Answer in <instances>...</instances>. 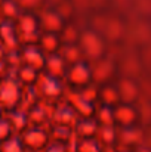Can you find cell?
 Wrapping results in <instances>:
<instances>
[{
  "label": "cell",
  "mask_w": 151,
  "mask_h": 152,
  "mask_svg": "<svg viewBox=\"0 0 151 152\" xmlns=\"http://www.w3.org/2000/svg\"><path fill=\"white\" fill-rule=\"evenodd\" d=\"M18 96L16 86L13 83H4L0 89V99L6 103H12Z\"/></svg>",
  "instance_id": "obj_1"
},
{
  "label": "cell",
  "mask_w": 151,
  "mask_h": 152,
  "mask_svg": "<svg viewBox=\"0 0 151 152\" xmlns=\"http://www.w3.org/2000/svg\"><path fill=\"white\" fill-rule=\"evenodd\" d=\"M70 77H71V80L76 81V83H83V81H86V80L89 78V71H88V68H86L83 64H77V65L71 69Z\"/></svg>",
  "instance_id": "obj_2"
},
{
  "label": "cell",
  "mask_w": 151,
  "mask_h": 152,
  "mask_svg": "<svg viewBox=\"0 0 151 152\" xmlns=\"http://www.w3.org/2000/svg\"><path fill=\"white\" fill-rule=\"evenodd\" d=\"M25 140L31 146H42L45 143V140H46V136L42 132H30L25 136Z\"/></svg>",
  "instance_id": "obj_3"
},
{
  "label": "cell",
  "mask_w": 151,
  "mask_h": 152,
  "mask_svg": "<svg viewBox=\"0 0 151 152\" xmlns=\"http://www.w3.org/2000/svg\"><path fill=\"white\" fill-rule=\"evenodd\" d=\"M25 58H27L28 64L33 65V66H40L42 62H43L42 53L39 50H36V49H28V50L25 52Z\"/></svg>",
  "instance_id": "obj_4"
},
{
  "label": "cell",
  "mask_w": 151,
  "mask_h": 152,
  "mask_svg": "<svg viewBox=\"0 0 151 152\" xmlns=\"http://www.w3.org/2000/svg\"><path fill=\"white\" fill-rule=\"evenodd\" d=\"M48 66H49V69L53 72V74H59V72L64 69V64H62V61H61L58 56H52V58H49Z\"/></svg>",
  "instance_id": "obj_5"
},
{
  "label": "cell",
  "mask_w": 151,
  "mask_h": 152,
  "mask_svg": "<svg viewBox=\"0 0 151 152\" xmlns=\"http://www.w3.org/2000/svg\"><path fill=\"white\" fill-rule=\"evenodd\" d=\"M133 111L130 109V108H127V106H122V108H119L117 109V112H116V117L119 118V120H122V121H129V120H132L133 118Z\"/></svg>",
  "instance_id": "obj_6"
},
{
  "label": "cell",
  "mask_w": 151,
  "mask_h": 152,
  "mask_svg": "<svg viewBox=\"0 0 151 152\" xmlns=\"http://www.w3.org/2000/svg\"><path fill=\"white\" fill-rule=\"evenodd\" d=\"M45 90L49 93V95H55L58 92V84L52 80V78H48L45 80Z\"/></svg>",
  "instance_id": "obj_7"
},
{
  "label": "cell",
  "mask_w": 151,
  "mask_h": 152,
  "mask_svg": "<svg viewBox=\"0 0 151 152\" xmlns=\"http://www.w3.org/2000/svg\"><path fill=\"white\" fill-rule=\"evenodd\" d=\"M80 152H99V149L94 142H83L80 145Z\"/></svg>",
  "instance_id": "obj_8"
},
{
  "label": "cell",
  "mask_w": 151,
  "mask_h": 152,
  "mask_svg": "<svg viewBox=\"0 0 151 152\" xmlns=\"http://www.w3.org/2000/svg\"><path fill=\"white\" fill-rule=\"evenodd\" d=\"M21 27H22L24 31L33 33V30H34V21H33L31 18H24V19L21 21Z\"/></svg>",
  "instance_id": "obj_9"
},
{
  "label": "cell",
  "mask_w": 151,
  "mask_h": 152,
  "mask_svg": "<svg viewBox=\"0 0 151 152\" xmlns=\"http://www.w3.org/2000/svg\"><path fill=\"white\" fill-rule=\"evenodd\" d=\"M55 45H56V42H55V39H53L52 36H46V37L43 39V46H45V48H48V49H53V48H55Z\"/></svg>",
  "instance_id": "obj_10"
},
{
  "label": "cell",
  "mask_w": 151,
  "mask_h": 152,
  "mask_svg": "<svg viewBox=\"0 0 151 152\" xmlns=\"http://www.w3.org/2000/svg\"><path fill=\"white\" fill-rule=\"evenodd\" d=\"M45 21H46V22L50 25V28H55V27L59 24V19H58L56 16H53L52 13H49V15L46 16V19H45Z\"/></svg>",
  "instance_id": "obj_11"
},
{
  "label": "cell",
  "mask_w": 151,
  "mask_h": 152,
  "mask_svg": "<svg viewBox=\"0 0 151 152\" xmlns=\"http://www.w3.org/2000/svg\"><path fill=\"white\" fill-rule=\"evenodd\" d=\"M6 151L7 152H21V149H19V146H18L16 142H10V143H7Z\"/></svg>",
  "instance_id": "obj_12"
},
{
  "label": "cell",
  "mask_w": 151,
  "mask_h": 152,
  "mask_svg": "<svg viewBox=\"0 0 151 152\" xmlns=\"http://www.w3.org/2000/svg\"><path fill=\"white\" fill-rule=\"evenodd\" d=\"M7 130H9V124L0 120V137H1V136H4V134L7 133Z\"/></svg>",
  "instance_id": "obj_13"
},
{
  "label": "cell",
  "mask_w": 151,
  "mask_h": 152,
  "mask_svg": "<svg viewBox=\"0 0 151 152\" xmlns=\"http://www.w3.org/2000/svg\"><path fill=\"white\" fill-rule=\"evenodd\" d=\"M22 77H24V78H33V77H34L33 69H30V68H28V69H24V71H22Z\"/></svg>",
  "instance_id": "obj_14"
},
{
  "label": "cell",
  "mask_w": 151,
  "mask_h": 152,
  "mask_svg": "<svg viewBox=\"0 0 151 152\" xmlns=\"http://www.w3.org/2000/svg\"><path fill=\"white\" fill-rule=\"evenodd\" d=\"M48 152H65L64 151V148L61 146V145H53V146H50Z\"/></svg>",
  "instance_id": "obj_15"
},
{
  "label": "cell",
  "mask_w": 151,
  "mask_h": 152,
  "mask_svg": "<svg viewBox=\"0 0 151 152\" xmlns=\"http://www.w3.org/2000/svg\"><path fill=\"white\" fill-rule=\"evenodd\" d=\"M101 118H102V120H105L107 123H110V118H111V115H110L108 109H105V111H102V112H101Z\"/></svg>",
  "instance_id": "obj_16"
},
{
  "label": "cell",
  "mask_w": 151,
  "mask_h": 152,
  "mask_svg": "<svg viewBox=\"0 0 151 152\" xmlns=\"http://www.w3.org/2000/svg\"><path fill=\"white\" fill-rule=\"evenodd\" d=\"M144 152H147V151H144Z\"/></svg>",
  "instance_id": "obj_17"
}]
</instances>
